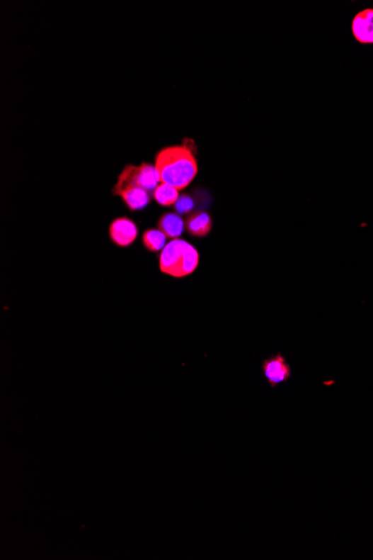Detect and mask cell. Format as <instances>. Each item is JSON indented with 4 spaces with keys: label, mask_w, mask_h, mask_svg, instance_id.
<instances>
[{
    "label": "cell",
    "mask_w": 373,
    "mask_h": 560,
    "mask_svg": "<svg viewBox=\"0 0 373 560\" xmlns=\"http://www.w3.org/2000/svg\"><path fill=\"white\" fill-rule=\"evenodd\" d=\"M185 225L180 215L175 213H164L158 220V230L172 240H177L185 230Z\"/></svg>",
    "instance_id": "9c48e42d"
},
{
    "label": "cell",
    "mask_w": 373,
    "mask_h": 560,
    "mask_svg": "<svg viewBox=\"0 0 373 560\" xmlns=\"http://www.w3.org/2000/svg\"><path fill=\"white\" fill-rule=\"evenodd\" d=\"M198 264L199 253L195 246L178 238L164 246L159 257L160 271L173 278L193 274Z\"/></svg>",
    "instance_id": "7a4b0ae2"
},
{
    "label": "cell",
    "mask_w": 373,
    "mask_h": 560,
    "mask_svg": "<svg viewBox=\"0 0 373 560\" xmlns=\"http://www.w3.org/2000/svg\"><path fill=\"white\" fill-rule=\"evenodd\" d=\"M113 195L120 196L125 205L133 212L146 208L154 198V194L150 191L133 184L123 183V181H117V185L114 186Z\"/></svg>",
    "instance_id": "277c9868"
},
{
    "label": "cell",
    "mask_w": 373,
    "mask_h": 560,
    "mask_svg": "<svg viewBox=\"0 0 373 560\" xmlns=\"http://www.w3.org/2000/svg\"><path fill=\"white\" fill-rule=\"evenodd\" d=\"M117 181L133 184V185L139 186V187L154 194V191L160 185L159 181H161V179H160L159 172L156 169V166L143 162L140 166L127 164L120 174Z\"/></svg>",
    "instance_id": "3957f363"
},
{
    "label": "cell",
    "mask_w": 373,
    "mask_h": 560,
    "mask_svg": "<svg viewBox=\"0 0 373 560\" xmlns=\"http://www.w3.org/2000/svg\"><path fill=\"white\" fill-rule=\"evenodd\" d=\"M179 196L180 195H179L177 188L168 185V184L161 183L154 191V198L162 206H171V205H175Z\"/></svg>",
    "instance_id": "8fae6325"
},
{
    "label": "cell",
    "mask_w": 373,
    "mask_h": 560,
    "mask_svg": "<svg viewBox=\"0 0 373 560\" xmlns=\"http://www.w3.org/2000/svg\"><path fill=\"white\" fill-rule=\"evenodd\" d=\"M212 228V216L204 211L191 213L185 220V230L195 237H205Z\"/></svg>",
    "instance_id": "ba28073f"
},
{
    "label": "cell",
    "mask_w": 373,
    "mask_h": 560,
    "mask_svg": "<svg viewBox=\"0 0 373 560\" xmlns=\"http://www.w3.org/2000/svg\"><path fill=\"white\" fill-rule=\"evenodd\" d=\"M167 236L160 230H147L143 233V245L148 251L159 252L164 249L167 245Z\"/></svg>",
    "instance_id": "30bf717a"
},
{
    "label": "cell",
    "mask_w": 373,
    "mask_h": 560,
    "mask_svg": "<svg viewBox=\"0 0 373 560\" xmlns=\"http://www.w3.org/2000/svg\"><path fill=\"white\" fill-rule=\"evenodd\" d=\"M110 238L115 245L127 247L138 237L137 224L129 217H117L110 225Z\"/></svg>",
    "instance_id": "5b68a950"
},
{
    "label": "cell",
    "mask_w": 373,
    "mask_h": 560,
    "mask_svg": "<svg viewBox=\"0 0 373 560\" xmlns=\"http://www.w3.org/2000/svg\"><path fill=\"white\" fill-rule=\"evenodd\" d=\"M156 169L161 183L183 191L188 187L198 172L196 157L187 145H171L156 154Z\"/></svg>",
    "instance_id": "6da1fadb"
},
{
    "label": "cell",
    "mask_w": 373,
    "mask_h": 560,
    "mask_svg": "<svg viewBox=\"0 0 373 560\" xmlns=\"http://www.w3.org/2000/svg\"><path fill=\"white\" fill-rule=\"evenodd\" d=\"M352 33L355 40L362 44L373 43V9L360 11L353 18Z\"/></svg>",
    "instance_id": "52a82bcc"
},
{
    "label": "cell",
    "mask_w": 373,
    "mask_h": 560,
    "mask_svg": "<svg viewBox=\"0 0 373 560\" xmlns=\"http://www.w3.org/2000/svg\"><path fill=\"white\" fill-rule=\"evenodd\" d=\"M263 373L270 387L285 383L291 377V367L281 354H275L263 362Z\"/></svg>",
    "instance_id": "8992f818"
},
{
    "label": "cell",
    "mask_w": 373,
    "mask_h": 560,
    "mask_svg": "<svg viewBox=\"0 0 373 560\" xmlns=\"http://www.w3.org/2000/svg\"><path fill=\"white\" fill-rule=\"evenodd\" d=\"M195 206H196L195 199L187 194L179 196L175 203V209L178 215L191 214L195 211Z\"/></svg>",
    "instance_id": "7c38bea8"
}]
</instances>
